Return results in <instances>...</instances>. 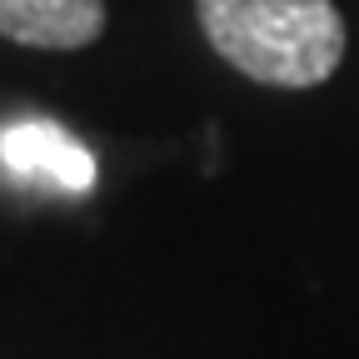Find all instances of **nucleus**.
<instances>
[{
  "label": "nucleus",
  "mask_w": 359,
  "mask_h": 359,
  "mask_svg": "<svg viewBox=\"0 0 359 359\" xmlns=\"http://www.w3.org/2000/svg\"><path fill=\"white\" fill-rule=\"evenodd\" d=\"M210 50L245 80L314 90L344 65V15L334 0H195Z\"/></svg>",
  "instance_id": "1"
},
{
  "label": "nucleus",
  "mask_w": 359,
  "mask_h": 359,
  "mask_svg": "<svg viewBox=\"0 0 359 359\" xmlns=\"http://www.w3.org/2000/svg\"><path fill=\"white\" fill-rule=\"evenodd\" d=\"M0 170L55 195H85L95 185V155L50 120L0 125Z\"/></svg>",
  "instance_id": "2"
},
{
  "label": "nucleus",
  "mask_w": 359,
  "mask_h": 359,
  "mask_svg": "<svg viewBox=\"0 0 359 359\" xmlns=\"http://www.w3.org/2000/svg\"><path fill=\"white\" fill-rule=\"evenodd\" d=\"M105 35V0H0V40L30 50H85Z\"/></svg>",
  "instance_id": "3"
}]
</instances>
